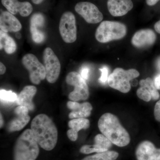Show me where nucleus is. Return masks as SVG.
I'll return each mask as SVG.
<instances>
[{
	"mask_svg": "<svg viewBox=\"0 0 160 160\" xmlns=\"http://www.w3.org/2000/svg\"><path fill=\"white\" fill-rule=\"evenodd\" d=\"M39 146L47 151H50L56 146L58 131L54 123L45 114L38 115L31 123V129Z\"/></svg>",
	"mask_w": 160,
	"mask_h": 160,
	"instance_id": "nucleus-1",
	"label": "nucleus"
},
{
	"mask_svg": "<svg viewBox=\"0 0 160 160\" xmlns=\"http://www.w3.org/2000/svg\"><path fill=\"white\" fill-rule=\"evenodd\" d=\"M98 127L102 134L118 147H125L130 142L128 131L121 125L117 117L112 113H104L99 119Z\"/></svg>",
	"mask_w": 160,
	"mask_h": 160,
	"instance_id": "nucleus-2",
	"label": "nucleus"
},
{
	"mask_svg": "<svg viewBox=\"0 0 160 160\" xmlns=\"http://www.w3.org/2000/svg\"><path fill=\"white\" fill-rule=\"evenodd\" d=\"M39 152L38 144L31 129H27L16 141L13 149V160H36Z\"/></svg>",
	"mask_w": 160,
	"mask_h": 160,
	"instance_id": "nucleus-3",
	"label": "nucleus"
},
{
	"mask_svg": "<svg viewBox=\"0 0 160 160\" xmlns=\"http://www.w3.org/2000/svg\"><path fill=\"white\" fill-rule=\"evenodd\" d=\"M127 33L125 24L114 21H103L98 27L95 38L100 43L109 42L114 40L121 39Z\"/></svg>",
	"mask_w": 160,
	"mask_h": 160,
	"instance_id": "nucleus-4",
	"label": "nucleus"
},
{
	"mask_svg": "<svg viewBox=\"0 0 160 160\" xmlns=\"http://www.w3.org/2000/svg\"><path fill=\"white\" fill-rule=\"evenodd\" d=\"M140 73L136 69L128 70L121 68H116L109 75L108 83L111 88L123 93H127L131 89L132 80L138 77Z\"/></svg>",
	"mask_w": 160,
	"mask_h": 160,
	"instance_id": "nucleus-5",
	"label": "nucleus"
},
{
	"mask_svg": "<svg viewBox=\"0 0 160 160\" xmlns=\"http://www.w3.org/2000/svg\"><path fill=\"white\" fill-rule=\"evenodd\" d=\"M66 81L67 84L74 87V90L69 95V98L71 101L77 102L86 100L89 98L88 85L79 73L76 72H71L66 76Z\"/></svg>",
	"mask_w": 160,
	"mask_h": 160,
	"instance_id": "nucleus-6",
	"label": "nucleus"
},
{
	"mask_svg": "<svg viewBox=\"0 0 160 160\" xmlns=\"http://www.w3.org/2000/svg\"><path fill=\"white\" fill-rule=\"evenodd\" d=\"M24 67L29 72V79L35 85H39L41 82L46 78L45 66L42 64L34 54L28 53L22 58Z\"/></svg>",
	"mask_w": 160,
	"mask_h": 160,
	"instance_id": "nucleus-7",
	"label": "nucleus"
},
{
	"mask_svg": "<svg viewBox=\"0 0 160 160\" xmlns=\"http://www.w3.org/2000/svg\"><path fill=\"white\" fill-rule=\"evenodd\" d=\"M59 29L63 41L67 43L74 42L77 38V29L74 15L70 11L63 13L60 19Z\"/></svg>",
	"mask_w": 160,
	"mask_h": 160,
	"instance_id": "nucleus-8",
	"label": "nucleus"
},
{
	"mask_svg": "<svg viewBox=\"0 0 160 160\" xmlns=\"http://www.w3.org/2000/svg\"><path fill=\"white\" fill-rule=\"evenodd\" d=\"M43 61L46 80L50 83L55 82L59 76L61 66L58 58L51 48L47 47L44 50Z\"/></svg>",
	"mask_w": 160,
	"mask_h": 160,
	"instance_id": "nucleus-9",
	"label": "nucleus"
},
{
	"mask_svg": "<svg viewBox=\"0 0 160 160\" xmlns=\"http://www.w3.org/2000/svg\"><path fill=\"white\" fill-rule=\"evenodd\" d=\"M75 10L87 23L97 24L102 21V13L93 3L86 2H80L75 6Z\"/></svg>",
	"mask_w": 160,
	"mask_h": 160,
	"instance_id": "nucleus-10",
	"label": "nucleus"
},
{
	"mask_svg": "<svg viewBox=\"0 0 160 160\" xmlns=\"http://www.w3.org/2000/svg\"><path fill=\"white\" fill-rule=\"evenodd\" d=\"M135 155L137 160H160V149L150 141H144L138 145Z\"/></svg>",
	"mask_w": 160,
	"mask_h": 160,
	"instance_id": "nucleus-11",
	"label": "nucleus"
},
{
	"mask_svg": "<svg viewBox=\"0 0 160 160\" xmlns=\"http://www.w3.org/2000/svg\"><path fill=\"white\" fill-rule=\"evenodd\" d=\"M156 35L151 29H142L136 32L131 39L132 44L137 48L152 46L156 40Z\"/></svg>",
	"mask_w": 160,
	"mask_h": 160,
	"instance_id": "nucleus-12",
	"label": "nucleus"
},
{
	"mask_svg": "<svg viewBox=\"0 0 160 160\" xmlns=\"http://www.w3.org/2000/svg\"><path fill=\"white\" fill-rule=\"evenodd\" d=\"M3 6L13 15L19 13L23 17L29 16L32 12L33 7L28 2H21L18 0H2Z\"/></svg>",
	"mask_w": 160,
	"mask_h": 160,
	"instance_id": "nucleus-13",
	"label": "nucleus"
},
{
	"mask_svg": "<svg viewBox=\"0 0 160 160\" xmlns=\"http://www.w3.org/2000/svg\"><path fill=\"white\" fill-rule=\"evenodd\" d=\"M45 22V17L42 13L36 12L32 16L30 20V31L32 39L35 43H41L45 40V33L41 30Z\"/></svg>",
	"mask_w": 160,
	"mask_h": 160,
	"instance_id": "nucleus-14",
	"label": "nucleus"
},
{
	"mask_svg": "<svg viewBox=\"0 0 160 160\" xmlns=\"http://www.w3.org/2000/svg\"><path fill=\"white\" fill-rule=\"evenodd\" d=\"M67 106L72 110L69 115L70 119L86 118L90 116L92 109V106L88 102L80 104L74 101H69Z\"/></svg>",
	"mask_w": 160,
	"mask_h": 160,
	"instance_id": "nucleus-15",
	"label": "nucleus"
},
{
	"mask_svg": "<svg viewBox=\"0 0 160 160\" xmlns=\"http://www.w3.org/2000/svg\"><path fill=\"white\" fill-rule=\"evenodd\" d=\"M132 0H108L107 7L109 13L114 17H121L127 14L133 8Z\"/></svg>",
	"mask_w": 160,
	"mask_h": 160,
	"instance_id": "nucleus-16",
	"label": "nucleus"
},
{
	"mask_svg": "<svg viewBox=\"0 0 160 160\" xmlns=\"http://www.w3.org/2000/svg\"><path fill=\"white\" fill-rule=\"evenodd\" d=\"M0 28L5 32H18L22 28L20 21L8 11H3L0 15Z\"/></svg>",
	"mask_w": 160,
	"mask_h": 160,
	"instance_id": "nucleus-17",
	"label": "nucleus"
},
{
	"mask_svg": "<svg viewBox=\"0 0 160 160\" xmlns=\"http://www.w3.org/2000/svg\"><path fill=\"white\" fill-rule=\"evenodd\" d=\"M37 89L35 86H27L23 88L18 96L16 103L19 106H26L29 111H33L34 105L32 99L36 94Z\"/></svg>",
	"mask_w": 160,
	"mask_h": 160,
	"instance_id": "nucleus-18",
	"label": "nucleus"
},
{
	"mask_svg": "<svg viewBox=\"0 0 160 160\" xmlns=\"http://www.w3.org/2000/svg\"><path fill=\"white\" fill-rule=\"evenodd\" d=\"M70 129L67 132V136L72 142L77 140L78 132L82 129H88L90 126V122L86 118H75L70 120L68 123Z\"/></svg>",
	"mask_w": 160,
	"mask_h": 160,
	"instance_id": "nucleus-19",
	"label": "nucleus"
},
{
	"mask_svg": "<svg viewBox=\"0 0 160 160\" xmlns=\"http://www.w3.org/2000/svg\"><path fill=\"white\" fill-rule=\"evenodd\" d=\"M0 38L1 49L4 48L5 52L8 54H12L16 51L17 44L15 41L7 34V32L1 30Z\"/></svg>",
	"mask_w": 160,
	"mask_h": 160,
	"instance_id": "nucleus-20",
	"label": "nucleus"
},
{
	"mask_svg": "<svg viewBox=\"0 0 160 160\" xmlns=\"http://www.w3.org/2000/svg\"><path fill=\"white\" fill-rule=\"evenodd\" d=\"M16 115V117L10 121L8 124L7 128L9 132L18 131L22 130L30 121V118L29 115Z\"/></svg>",
	"mask_w": 160,
	"mask_h": 160,
	"instance_id": "nucleus-21",
	"label": "nucleus"
},
{
	"mask_svg": "<svg viewBox=\"0 0 160 160\" xmlns=\"http://www.w3.org/2000/svg\"><path fill=\"white\" fill-rule=\"evenodd\" d=\"M118 156L117 152L108 150L86 157L82 160H116Z\"/></svg>",
	"mask_w": 160,
	"mask_h": 160,
	"instance_id": "nucleus-22",
	"label": "nucleus"
},
{
	"mask_svg": "<svg viewBox=\"0 0 160 160\" xmlns=\"http://www.w3.org/2000/svg\"><path fill=\"white\" fill-rule=\"evenodd\" d=\"M139 84L140 86L145 87L149 90L151 93L152 98V99L156 100L159 98V93L155 86L154 82L151 78H148L146 79L141 80Z\"/></svg>",
	"mask_w": 160,
	"mask_h": 160,
	"instance_id": "nucleus-23",
	"label": "nucleus"
},
{
	"mask_svg": "<svg viewBox=\"0 0 160 160\" xmlns=\"http://www.w3.org/2000/svg\"><path fill=\"white\" fill-rule=\"evenodd\" d=\"M112 143L103 134L97 135L94 138V145L103 152L108 151L111 148Z\"/></svg>",
	"mask_w": 160,
	"mask_h": 160,
	"instance_id": "nucleus-24",
	"label": "nucleus"
},
{
	"mask_svg": "<svg viewBox=\"0 0 160 160\" xmlns=\"http://www.w3.org/2000/svg\"><path fill=\"white\" fill-rule=\"evenodd\" d=\"M18 96L16 93L12 91H7L4 89L0 90V98L1 102L9 104L16 102Z\"/></svg>",
	"mask_w": 160,
	"mask_h": 160,
	"instance_id": "nucleus-25",
	"label": "nucleus"
},
{
	"mask_svg": "<svg viewBox=\"0 0 160 160\" xmlns=\"http://www.w3.org/2000/svg\"><path fill=\"white\" fill-rule=\"evenodd\" d=\"M137 95L141 99L146 102H149L152 99L151 93L145 87L140 86L137 91Z\"/></svg>",
	"mask_w": 160,
	"mask_h": 160,
	"instance_id": "nucleus-26",
	"label": "nucleus"
},
{
	"mask_svg": "<svg viewBox=\"0 0 160 160\" xmlns=\"http://www.w3.org/2000/svg\"><path fill=\"white\" fill-rule=\"evenodd\" d=\"M80 152L83 154H90L93 152H103L102 150L96 146L95 145L90 146V145H85L81 147Z\"/></svg>",
	"mask_w": 160,
	"mask_h": 160,
	"instance_id": "nucleus-27",
	"label": "nucleus"
},
{
	"mask_svg": "<svg viewBox=\"0 0 160 160\" xmlns=\"http://www.w3.org/2000/svg\"><path fill=\"white\" fill-rule=\"evenodd\" d=\"M100 70L102 72L101 77L100 78L99 81L101 83H105L108 79V69L106 67H104L100 69Z\"/></svg>",
	"mask_w": 160,
	"mask_h": 160,
	"instance_id": "nucleus-28",
	"label": "nucleus"
},
{
	"mask_svg": "<svg viewBox=\"0 0 160 160\" xmlns=\"http://www.w3.org/2000/svg\"><path fill=\"white\" fill-rule=\"evenodd\" d=\"M29 110L26 106H19L15 109L14 112L16 115H28Z\"/></svg>",
	"mask_w": 160,
	"mask_h": 160,
	"instance_id": "nucleus-29",
	"label": "nucleus"
},
{
	"mask_svg": "<svg viewBox=\"0 0 160 160\" xmlns=\"http://www.w3.org/2000/svg\"><path fill=\"white\" fill-rule=\"evenodd\" d=\"M154 115L155 119L160 122V100L158 101L155 106Z\"/></svg>",
	"mask_w": 160,
	"mask_h": 160,
	"instance_id": "nucleus-30",
	"label": "nucleus"
},
{
	"mask_svg": "<svg viewBox=\"0 0 160 160\" xmlns=\"http://www.w3.org/2000/svg\"><path fill=\"white\" fill-rule=\"evenodd\" d=\"M89 69L87 67H83L81 69V76L85 80H87L89 77Z\"/></svg>",
	"mask_w": 160,
	"mask_h": 160,
	"instance_id": "nucleus-31",
	"label": "nucleus"
},
{
	"mask_svg": "<svg viewBox=\"0 0 160 160\" xmlns=\"http://www.w3.org/2000/svg\"><path fill=\"white\" fill-rule=\"evenodd\" d=\"M154 83L157 89H160V74H158L154 78Z\"/></svg>",
	"mask_w": 160,
	"mask_h": 160,
	"instance_id": "nucleus-32",
	"label": "nucleus"
},
{
	"mask_svg": "<svg viewBox=\"0 0 160 160\" xmlns=\"http://www.w3.org/2000/svg\"><path fill=\"white\" fill-rule=\"evenodd\" d=\"M160 0H146V4L149 6H153L156 5Z\"/></svg>",
	"mask_w": 160,
	"mask_h": 160,
	"instance_id": "nucleus-33",
	"label": "nucleus"
},
{
	"mask_svg": "<svg viewBox=\"0 0 160 160\" xmlns=\"http://www.w3.org/2000/svg\"><path fill=\"white\" fill-rule=\"evenodd\" d=\"M6 67L2 63H0V73L1 75H3L6 72Z\"/></svg>",
	"mask_w": 160,
	"mask_h": 160,
	"instance_id": "nucleus-34",
	"label": "nucleus"
},
{
	"mask_svg": "<svg viewBox=\"0 0 160 160\" xmlns=\"http://www.w3.org/2000/svg\"><path fill=\"white\" fill-rule=\"evenodd\" d=\"M155 66L159 72L160 74V56L158 57L156 60Z\"/></svg>",
	"mask_w": 160,
	"mask_h": 160,
	"instance_id": "nucleus-35",
	"label": "nucleus"
},
{
	"mask_svg": "<svg viewBox=\"0 0 160 160\" xmlns=\"http://www.w3.org/2000/svg\"><path fill=\"white\" fill-rule=\"evenodd\" d=\"M154 27L155 30L160 34V20L155 23Z\"/></svg>",
	"mask_w": 160,
	"mask_h": 160,
	"instance_id": "nucleus-36",
	"label": "nucleus"
},
{
	"mask_svg": "<svg viewBox=\"0 0 160 160\" xmlns=\"http://www.w3.org/2000/svg\"><path fill=\"white\" fill-rule=\"evenodd\" d=\"M32 2L36 5H39L44 0H31Z\"/></svg>",
	"mask_w": 160,
	"mask_h": 160,
	"instance_id": "nucleus-37",
	"label": "nucleus"
},
{
	"mask_svg": "<svg viewBox=\"0 0 160 160\" xmlns=\"http://www.w3.org/2000/svg\"><path fill=\"white\" fill-rule=\"evenodd\" d=\"M16 37L18 39H20L22 37V35L20 32H17V33L16 34Z\"/></svg>",
	"mask_w": 160,
	"mask_h": 160,
	"instance_id": "nucleus-38",
	"label": "nucleus"
},
{
	"mask_svg": "<svg viewBox=\"0 0 160 160\" xmlns=\"http://www.w3.org/2000/svg\"><path fill=\"white\" fill-rule=\"evenodd\" d=\"M3 120L2 116V114H1V127L3 125Z\"/></svg>",
	"mask_w": 160,
	"mask_h": 160,
	"instance_id": "nucleus-39",
	"label": "nucleus"
}]
</instances>
